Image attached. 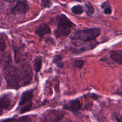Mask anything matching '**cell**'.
I'll return each instance as SVG.
<instances>
[{
  "label": "cell",
  "mask_w": 122,
  "mask_h": 122,
  "mask_svg": "<svg viewBox=\"0 0 122 122\" xmlns=\"http://www.w3.org/2000/svg\"><path fill=\"white\" fill-rule=\"evenodd\" d=\"M3 75L7 82V88L17 89L30 83L33 72L28 63L20 66L8 64L3 69Z\"/></svg>",
  "instance_id": "6da1fadb"
},
{
  "label": "cell",
  "mask_w": 122,
  "mask_h": 122,
  "mask_svg": "<svg viewBox=\"0 0 122 122\" xmlns=\"http://www.w3.org/2000/svg\"><path fill=\"white\" fill-rule=\"evenodd\" d=\"M75 26L65 15H58L57 17V27L54 30L55 36L57 38H60L69 35Z\"/></svg>",
  "instance_id": "7a4b0ae2"
},
{
  "label": "cell",
  "mask_w": 122,
  "mask_h": 122,
  "mask_svg": "<svg viewBox=\"0 0 122 122\" xmlns=\"http://www.w3.org/2000/svg\"><path fill=\"white\" fill-rule=\"evenodd\" d=\"M100 33L101 30L100 28L85 29L76 31L71 35V39L76 41L88 42L96 39Z\"/></svg>",
  "instance_id": "3957f363"
},
{
  "label": "cell",
  "mask_w": 122,
  "mask_h": 122,
  "mask_svg": "<svg viewBox=\"0 0 122 122\" xmlns=\"http://www.w3.org/2000/svg\"><path fill=\"white\" fill-rule=\"evenodd\" d=\"M32 97H33L32 90L26 91L23 93L19 102V106L21 107L20 112L21 114L29 112L32 106Z\"/></svg>",
  "instance_id": "277c9868"
},
{
  "label": "cell",
  "mask_w": 122,
  "mask_h": 122,
  "mask_svg": "<svg viewBox=\"0 0 122 122\" xmlns=\"http://www.w3.org/2000/svg\"><path fill=\"white\" fill-rule=\"evenodd\" d=\"M64 116V113L60 111L51 110L45 112L41 118L40 122H58Z\"/></svg>",
  "instance_id": "5b68a950"
},
{
  "label": "cell",
  "mask_w": 122,
  "mask_h": 122,
  "mask_svg": "<svg viewBox=\"0 0 122 122\" xmlns=\"http://www.w3.org/2000/svg\"><path fill=\"white\" fill-rule=\"evenodd\" d=\"M15 101L10 94H5L0 97V114L5 110H10L14 106Z\"/></svg>",
  "instance_id": "8992f818"
},
{
  "label": "cell",
  "mask_w": 122,
  "mask_h": 122,
  "mask_svg": "<svg viewBox=\"0 0 122 122\" xmlns=\"http://www.w3.org/2000/svg\"><path fill=\"white\" fill-rule=\"evenodd\" d=\"M29 9V6L26 0H19L11 10L14 14H25Z\"/></svg>",
  "instance_id": "52a82bcc"
},
{
  "label": "cell",
  "mask_w": 122,
  "mask_h": 122,
  "mask_svg": "<svg viewBox=\"0 0 122 122\" xmlns=\"http://www.w3.org/2000/svg\"><path fill=\"white\" fill-rule=\"evenodd\" d=\"M35 33L39 37H43L46 35L51 33V29L48 25L42 23L36 27L35 29Z\"/></svg>",
  "instance_id": "ba28073f"
},
{
  "label": "cell",
  "mask_w": 122,
  "mask_h": 122,
  "mask_svg": "<svg viewBox=\"0 0 122 122\" xmlns=\"http://www.w3.org/2000/svg\"><path fill=\"white\" fill-rule=\"evenodd\" d=\"M81 107V103L78 100H71L64 105V108L72 112H76L79 110Z\"/></svg>",
  "instance_id": "9c48e42d"
},
{
  "label": "cell",
  "mask_w": 122,
  "mask_h": 122,
  "mask_svg": "<svg viewBox=\"0 0 122 122\" xmlns=\"http://www.w3.org/2000/svg\"><path fill=\"white\" fill-rule=\"evenodd\" d=\"M110 57L114 62L119 64H122V50H113L110 52Z\"/></svg>",
  "instance_id": "30bf717a"
},
{
  "label": "cell",
  "mask_w": 122,
  "mask_h": 122,
  "mask_svg": "<svg viewBox=\"0 0 122 122\" xmlns=\"http://www.w3.org/2000/svg\"><path fill=\"white\" fill-rule=\"evenodd\" d=\"M34 69L36 72H39L40 71L42 67V59L40 57H37L34 61V64H33Z\"/></svg>",
  "instance_id": "8fae6325"
},
{
  "label": "cell",
  "mask_w": 122,
  "mask_h": 122,
  "mask_svg": "<svg viewBox=\"0 0 122 122\" xmlns=\"http://www.w3.org/2000/svg\"><path fill=\"white\" fill-rule=\"evenodd\" d=\"M71 11L75 14H81L83 12V7L79 5H75L71 8Z\"/></svg>",
  "instance_id": "7c38bea8"
},
{
  "label": "cell",
  "mask_w": 122,
  "mask_h": 122,
  "mask_svg": "<svg viewBox=\"0 0 122 122\" xmlns=\"http://www.w3.org/2000/svg\"><path fill=\"white\" fill-rule=\"evenodd\" d=\"M85 8H86V13L88 15H92L94 12V8L93 6L90 3L85 4Z\"/></svg>",
  "instance_id": "4fadbf2b"
},
{
  "label": "cell",
  "mask_w": 122,
  "mask_h": 122,
  "mask_svg": "<svg viewBox=\"0 0 122 122\" xmlns=\"http://www.w3.org/2000/svg\"><path fill=\"white\" fill-rule=\"evenodd\" d=\"M102 8L104 9V13L106 14H110L112 13V9L108 3H104L102 5Z\"/></svg>",
  "instance_id": "5bb4252c"
},
{
  "label": "cell",
  "mask_w": 122,
  "mask_h": 122,
  "mask_svg": "<svg viewBox=\"0 0 122 122\" xmlns=\"http://www.w3.org/2000/svg\"><path fill=\"white\" fill-rule=\"evenodd\" d=\"M62 57L60 56H56L55 57L54 60V62L55 63H56V64L57 65V66H58L59 67H63V64L61 61Z\"/></svg>",
  "instance_id": "9a60e30c"
},
{
  "label": "cell",
  "mask_w": 122,
  "mask_h": 122,
  "mask_svg": "<svg viewBox=\"0 0 122 122\" xmlns=\"http://www.w3.org/2000/svg\"><path fill=\"white\" fill-rule=\"evenodd\" d=\"M84 64V61L81 60H76L74 62V67L78 69H81Z\"/></svg>",
  "instance_id": "2e32d148"
},
{
  "label": "cell",
  "mask_w": 122,
  "mask_h": 122,
  "mask_svg": "<svg viewBox=\"0 0 122 122\" xmlns=\"http://www.w3.org/2000/svg\"><path fill=\"white\" fill-rule=\"evenodd\" d=\"M51 3L50 0H41V6L43 8H49L51 7Z\"/></svg>",
  "instance_id": "e0dca14e"
},
{
  "label": "cell",
  "mask_w": 122,
  "mask_h": 122,
  "mask_svg": "<svg viewBox=\"0 0 122 122\" xmlns=\"http://www.w3.org/2000/svg\"><path fill=\"white\" fill-rule=\"evenodd\" d=\"M16 122H32V120L28 116H24L18 119Z\"/></svg>",
  "instance_id": "ac0fdd59"
},
{
  "label": "cell",
  "mask_w": 122,
  "mask_h": 122,
  "mask_svg": "<svg viewBox=\"0 0 122 122\" xmlns=\"http://www.w3.org/2000/svg\"><path fill=\"white\" fill-rule=\"evenodd\" d=\"M6 48V44L4 41L0 40V51H4Z\"/></svg>",
  "instance_id": "d6986e66"
},
{
  "label": "cell",
  "mask_w": 122,
  "mask_h": 122,
  "mask_svg": "<svg viewBox=\"0 0 122 122\" xmlns=\"http://www.w3.org/2000/svg\"><path fill=\"white\" fill-rule=\"evenodd\" d=\"M14 122V119H13V118H10V119H5V120H2L1 122Z\"/></svg>",
  "instance_id": "ffe728a7"
},
{
  "label": "cell",
  "mask_w": 122,
  "mask_h": 122,
  "mask_svg": "<svg viewBox=\"0 0 122 122\" xmlns=\"http://www.w3.org/2000/svg\"><path fill=\"white\" fill-rule=\"evenodd\" d=\"M116 94H117V95H121V96H122V87L119 88V89H117V92H116Z\"/></svg>",
  "instance_id": "44dd1931"
},
{
  "label": "cell",
  "mask_w": 122,
  "mask_h": 122,
  "mask_svg": "<svg viewBox=\"0 0 122 122\" xmlns=\"http://www.w3.org/2000/svg\"><path fill=\"white\" fill-rule=\"evenodd\" d=\"M116 119L117 122H122V116H120V117H118L117 116H116Z\"/></svg>",
  "instance_id": "7402d4cb"
},
{
  "label": "cell",
  "mask_w": 122,
  "mask_h": 122,
  "mask_svg": "<svg viewBox=\"0 0 122 122\" xmlns=\"http://www.w3.org/2000/svg\"><path fill=\"white\" fill-rule=\"evenodd\" d=\"M4 1L7 2H8V3H13L15 0H4Z\"/></svg>",
  "instance_id": "603a6c76"
},
{
  "label": "cell",
  "mask_w": 122,
  "mask_h": 122,
  "mask_svg": "<svg viewBox=\"0 0 122 122\" xmlns=\"http://www.w3.org/2000/svg\"><path fill=\"white\" fill-rule=\"evenodd\" d=\"M1 82H2V77H1V76L0 75V86H1Z\"/></svg>",
  "instance_id": "cb8c5ba5"
},
{
  "label": "cell",
  "mask_w": 122,
  "mask_h": 122,
  "mask_svg": "<svg viewBox=\"0 0 122 122\" xmlns=\"http://www.w3.org/2000/svg\"><path fill=\"white\" fill-rule=\"evenodd\" d=\"M1 57H0V64H1Z\"/></svg>",
  "instance_id": "d4e9b609"
},
{
  "label": "cell",
  "mask_w": 122,
  "mask_h": 122,
  "mask_svg": "<svg viewBox=\"0 0 122 122\" xmlns=\"http://www.w3.org/2000/svg\"><path fill=\"white\" fill-rule=\"evenodd\" d=\"M71 122V121H66V122Z\"/></svg>",
  "instance_id": "484cf974"
}]
</instances>
